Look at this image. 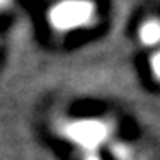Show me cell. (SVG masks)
Wrapping results in <instances>:
<instances>
[{"mask_svg": "<svg viewBox=\"0 0 160 160\" xmlns=\"http://www.w3.org/2000/svg\"><path fill=\"white\" fill-rule=\"evenodd\" d=\"M111 153H112V157L118 158V160H128L131 157L133 150H131V147L124 142H111Z\"/></svg>", "mask_w": 160, "mask_h": 160, "instance_id": "cell-4", "label": "cell"}, {"mask_svg": "<svg viewBox=\"0 0 160 160\" xmlns=\"http://www.w3.org/2000/svg\"><path fill=\"white\" fill-rule=\"evenodd\" d=\"M138 41L145 48H158L160 46V19L148 17L138 26Z\"/></svg>", "mask_w": 160, "mask_h": 160, "instance_id": "cell-3", "label": "cell"}, {"mask_svg": "<svg viewBox=\"0 0 160 160\" xmlns=\"http://www.w3.org/2000/svg\"><path fill=\"white\" fill-rule=\"evenodd\" d=\"M97 3L94 0H60L48 10V24L55 32L68 34L96 22Z\"/></svg>", "mask_w": 160, "mask_h": 160, "instance_id": "cell-2", "label": "cell"}, {"mask_svg": "<svg viewBox=\"0 0 160 160\" xmlns=\"http://www.w3.org/2000/svg\"><path fill=\"white\" fill-rule=\"evenodd\" d=\"M114 124L101 118H80L72 119L62 126V136L83 153H97L102 145L112 142Z\"/></svg>", "mask_w": 160, "mask_h": 160, "instance_id": "cell-1", "label": "cell"}, {"mask_svg": "<svg viewBox=\"0 0 160 160\" xmlns=\"http://www.w3.org/2000/svg\"><path fill=\"white\" fill-rule=\"evenodd\" d=\"M148 65H150V73L155 82L160 83V48H157L148 58Z\"/></svg>", "mask_w": 160, "mask_h": 160, "instance_id": "cell-5", "label": "cell"}, {"mask_svg": "<svg viewBox=\"0 0 160 160\" xmlns=\"http://www.w3.org/2000/svg\"><path fill=\"white\" fill-rule=\"evenodd\" d=\"M14 0H0V12H3V10L10 9V5H12Z\"/></svg>", "mask_w": 160, "mask_h": 160, "instance_id": "cell-6", "label": "cell"}, {"mask_svg": "<svg viewBox=\"0 0 160 160\" xmlns=\"http://www.w3.org/2000/svg\"><path fill=\"white\" fill-rule=\"evenodd\" d=\"M83 160H102V158L99 157L97 153H87L85 157H83Z\"/></svg>", "mask_w": 160, "mask_h": 160, "instance_id": "cell-7", "label": "cell"}]
</instances>
